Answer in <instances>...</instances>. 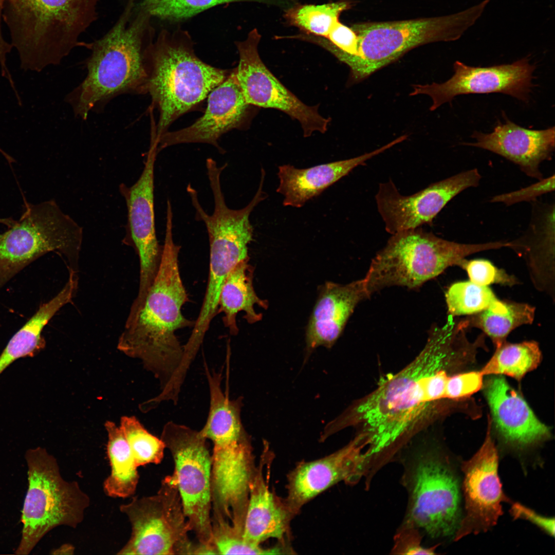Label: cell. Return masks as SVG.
I'll list each match as a JSON object with an SVG mask.
<instances>
[{
    "mask_svg": "<svg viewBox=\"0 0 555 555\" xmlns=\"http://www.w3.org/2000/svg\"><path fill=\"white\" fill-rule=\"evenodd\" d=\"M28 488L21 514V541L15 554L27 555L53 528H75L83 521L90 499L76 481L65 479L55 458L41 447L25 453Z\"/></svg>",
    "mask_w": 555,
    "mask_h": 555,
    "instance_id": "8",
    "label": "cell"
},
{
    "mask_svg": "<svg viewBox=\"0 0 555 555\" xmlns=\"http://www.w3.org/2000/svg\"><path fill=\"white\" fill-rule=\"evenodd\" d=\"M554 175L542 178L532 184L522 189L495 195L492 197V202H501L506 206L523 201H534L539 196L553 191Z\"/></svg>",
    "mask_w": 555,
    "mask_h": 555,
    "instance_id": "36",
    "label": "cell"
},
{
    "mask_svg": "<svg viewBox=\"0 0 555 555\" xmlns=\"http://www.w3.org/2000/svg\"><path fill=\"white\" fill-rule=\"evenodd\" d=\"M483 377L480 371L450 375L446 386V399L456 400L476 393L483 386Z\"/></svg>",
    "mask_w": 555,
    "mask_h": 555,
    "instance_id": "37",
    "label": "cell"
},
{
    "mask_svg": "<svg viewBox=\"0 0 555 555\" xmlns=\"http://www.w3.org/2000/svg\"><path fill=\"white\" fill-rule=\"evenodd\" d=\"M211 521L212 544L218 554H282L291 551L283 543L268 548L250 544L229 522L215 518Z\"/></svg>",
    "mask_w": 555,
    "mask_h": 555,
    "instance_id": "34",
    "label": "cell"
},
{
    "mask_svg": "<svg viewBox=\"0 0 555 555\" xmlns=\"http://www.w3.org/2000/svg\"><path fill=\"white\" fill-rule=\"evenodd\" d=\"M481 178L478 170L472 169L408 196L401 195L392 181L380 184L375 198L386 231L392 235L431 224L452 199L468 188L477 187Z\"/></svg>",
    "mask_w": 555,
    "mask_h": 555,
    "instance_id": "16",
    "label": "cell"
},
{
    "mask_svg": "<svg viewBox=\"0 0 555 555\" xmlns=\"http://www.w3.org/2000/svg\"><path fill=\"white\" fill-rule=\"evenodd\" d=\"M180 248L173 239V217L167 215L158 272L141 309L125 323L117 343L119 350L140 360L158 379L161 390L172 382L182 360L183 345L176 332L195 322L181 311L189 298L179 268Z\"/></svg>",
    "mask_w": 555,
    "mask_h": 555,
    "instance_id": "2",
    "label": "cell"
},
{
    "mask_svg": "<svg viewBox=\"0 0 555 555\" xmlns=\"http://www.w3.org/2000/svg\"><path fill=\"white\" fill-rule=\"evenodd\" d=\"M445 298L448 315L452 317L477 313L493 307L501 301L488 286L471 281L452 284L446 293Z\"/></svg>",
    "mask_w": 555,
    "mask_h": 555,
    "instance_id": "32",
    "label": "cell"
},
{
    "mask_svg": "<svg viewBox=\"0 0 555 555\" xmlns=\"http://www.w3.org/2000/svg\"><path fill=\"white\" fill-rule=\"evenodd\" d=\"M74 548L70 545L65 544L54 550L52 554H72Z\"/></svg>",
    "mask_w": 555,
    "mask_h": 555,
    "instance_id": "42",
    "label": "cell"
},
{
    "mask_svg": "<svg viewBox=\"0 0 555 555\" xmlns=\"http://www.w3.org/2000/svg\"><path fill=\"white\" fill-rule=\"evenodd\" d=\"M326 39L344 53L355 55L357 52L358 38L356 33L339 21L331 27Z\"/></svg>",
    "mask_w": 555,
    "mask_h": 555,
    "instance_id": "39",
    "label": "cell"
},
{
    "mask_svg": "<svg viewBox=\"0 0 555 555\" xmlns=\"http://www.w3.org/2000/svg\"><path fill=\"white\" fill-rule=\"evenodd\" d=\"M491 428L489 417L481 447L461 465L465 514L454 537L455 541L469 534L486 532L494 526L503 513L502 503L509 501L503 490L498 475V456Z\"/></svg>",
    "mask_w": 555,
    "mask_h": 555,
    "instance_id": "15",
    "label": "cell"
},
{
    "mask_svg": "<svg viewBox=\"0 0 555 555\" xmlns=\"http://www.w3.org/2000/svg\"><path fill=\"white\" fill-rule=\"evenodd\" d=\"M436 547H423L416 528L406 525L395 536L392 551L400 554H434Z\"/></svg>",
    "mask_w": 555,
    "mask_h": 555,
    "instance_id": "38",
    "label": "cell"
},
{
    "mask_svg": "<svg viewBox=\"0 0 555 555\" xmlns=\"http://www.w3.org/2000/svg\"><path fill=\"white\" fill-rule=\"evenodd\" d=\"M504 241L464 244L439 237L421 228L392 235L372 260L364 278L367 294L398 286L418 288L468 255L505 247Z\"/></svg>",
    "mask_w": 555,
    "mask_h": 555,
    "instance_id": "7",
    "label": "cell"
},
{
    "mask_svg": "<svg viewBox=\"0 0 555 555\" xmlns=\"http://www.w3.org/2000/svg\"><path fill=\"white\" fill-rule=\"evenodd\" d=\"M458 266L467 272L470 281L478 285L488 286L497 284L512 286L518 283L513 275H509L486 260L468 261L465 258Z\"/></svg>",
    "mask_w": 555,
    "mask_h": 555,
    "instance_id": "35",
    "label": "cell"
},
{
    "mask_svg": "<svg viewBox=\"0 0 555 555\" xmlns=\"http://www.w3.org/2000/svg\"><path fill=\"white\" fill-rule=\"evenodd\" d=\"M366 445L358 435L328 456L300 464L288 476L285 502L293 515L311 499L341 481L353 484L368 466Z\"/></svg>",
    "mask_w": 555,
    "mask_h": 555,
    "instance_id": "18",
    "label": "cell"
},
{
    "mask_svg": "<svg viewBox=\"0 0 555 555\" xmlns=\"http://www.w3.org/2000/svg\"><path fill=\"white\" fill-rule=\"evenodd\" d=\"M534 206L527 230L510 242V248L525 255L538 288L550 292L554 289V206Z\"/></svg>",
    "mask_w": 555,
    "mask_h": 555,
    "instance_id": "25",
    "label": "cell"
},
{
    "mask_svg": "<svg viewBox=\"0 0 555 555\" xmlns=\"http://www.w3.org/2000/svg\"><path fill=\"white\" fill-rule=\"evenodd\" d=\"M453 357L450 333L435 325L411 362L346 411L348 423L361 427L372 455L382 454L415 431L447 399V366Z\"/></svg>",
    "mask_w": 555,
    "mask_h": 555,
    "instance_id": "1",
    "label": "cell"
},
{
    "mask_svg": "<svg viewBox=\"0 0 555 555\" xmlns=\"http://www.w3.org/2000/svg\"><path fill=\"white\" fill-rule=\"evenodd\" d=\"M107 433V454L111 471L103 483L107 495L126 498L133 495L139 475L130 447L120 427L107 420L104 424Z\"/></svg>",
    "mask_w": 555,
    "mask_h": 555,
    "instance_id": "27",
    "label": "cell"
},
{
    "mask_svg": "<svg viewBox=\"0 0 555 555\" xmlns=\"http://www.w3.org/2000/svg\"><path fill=\"white\" fill-rule=\"evenodd\" d=\"M350 6L347 0L322 5L297 3L284 9L283 17L288 25L298 28L302 33L326 39L340 14Z\"/></svg>",
    "mask_w": 555,
    "mask_h": 555,
    "instance_id": "31",
    "label": "cell"
},
{
    "mask_svg": "<svg viewBox=\"0 0 555 555\" xmlns=\"http://www.w3.org/2000/svg\"><path fill=\"white\" fill-rule=\"evenodd\" d=\"M510 513L514 519L527 520L539 527L547 534L554 535V519L542 516L532 509L519 503H514L511 506Z\"/></svg>",
    "mask_w": 555,
    "mask_h": 555,
    "instance_id": "40",
    "label": "cell"
},
{
    "mask_svg": "<svg viewBox=\"0 0 555 555\" xmlns=\"http://www.w3.org/2000/svg\"><path fill=\"white\" fill-rule=\"evenodd\" d=\"M535 308L522 303L506 301L495 309H487L466 318L468 327L480 329L492 340L495 348L506 342L510 332L523 325L531 324Z\"/></svg>",
    "mask_w": 555,
    "mask_h": 555,
    "instance_id": "28",
    "label": "cell"
},
{
    "mask_svg": "<svg viewBox=\"0 0 555 555\" xmlns=\"http://www.w3.org/2000/svg\"><path fill=\"white\" fill-rule=\"evenodd\" d=\"M261 37L254 28L244 40L234 42L239 55L236 77L247 103L285 113L300 123L305 137L314 132L325 133L329 119L321 115L317 107L308 106L299 100L262 61L258 51Z\"/></svg>",
    "mask_w": 555,
    "mask_h": 555,
    "instance_id": "13",
    "label": "cell"
},
{
    "mask_svg": "<svg viewBox=\"0 0 555 555\" xmlns=\"http://www.w3.org/2000/svg\"><path fill=\"white\" fill-rule=\"evenodd\" d=\"M401 141L398 137L382 147L361 156L308 168L298 169L290 164L280 165L276 191L284 196V206L301 208L355 168Z\"/></svg>",
    "mask_w": 555,
    "mask_h": 555,
    "instance_id": "23",
    "label": "cell"
},
{
    "mask_svg": "<svg viewBox=\"0 0 555 555\" xmlns=\"http://www.w3.org/2000/svg\"><path fill=\"white\" fill-rule=\"evenodd\" d=\"M291 0H136L135 7L152 18L179 23L216 6L239 2L257 3L285 8Z\"/></svg>",
    "mask_w": 555,
    "mask_h": 555,
    "instance_id": "30",
    "label": "cell"
},
{
    "mask_svg": "<svg viewBox=\"0 0 555 555\" xmlns=\"http://www.w3.org/2000/svg\"><path fill=\"white\" fill-rule=\"evenodd\" d=\"M83 230L54 200L26 203L20 218L0 233V289L27 266L57 251L78 272Z\"/></svg>",
    "mask_w": 555,
    "mask_h": 555,
    "instance_id": "9",
    "label": "cell"
},
{
    "mask_svg": "<svg viewBox=\"0 0 555 555\" xmlns=\"http://www.w3.org/2000/svg\"><path fill=\"white\" fill-rule=\"evenodd\" d=\"M204 114L190 126L166 132L158 139V153L168 146L188 143L211 144L223 153L219 138L238 127L245 118L249 104L237 82L235 69L208 95Z\"/></svg>",
    "mask_w": 555,
    "mask_h": 555,
    "instance_id": "19",
    "label": "cell"
},
{
    "mask_svg": "<svg viewBox=\"0 0 555 555\" xmlns=\"http://www.w3.org/2000/svg\"><path fill=\"white\" fill-rule=\"evenodd\" d=\"M527 57L511 64L489 67H472L461 62L454 64V73L442 83L418 84L410 96L427 95L430 97L433 111L455 96L470 94L500 92L526 102L533 85L532 80L535 65Z\"/></svg>",
    "mask_w": 555,
    "mask_h": 555,
    "instance_id": "17",
    "label": "cell"
},
{
    "mask_svg": "<svg viewBox=\"0 0 555 555\" xmlns=\"http://www.w3.org/2000/svg\"><path fill=\"white\" fill-rule=\"evenodd\" d=\"M99 0H6L2 17L18 52L20 68L41 72L57 65L97 20Z\"/></svg>",
    "mask_w": 555,
    "mask_h": 555,
    "instance_id": "4",
    "label": "cell"
},
{
    "mask_svg": "<svg viewBox=\"0 0 555 555\" xmlns=\"http://www.w3.org/2000/svg\"><path fill=\"white\" fill-rule=\"evenodd\" d=\"M485 395L498 431L510 445L525 448L550 437V431L536 417L525 399L502 376L488 380Z\"/></svg>",
    "mask_w": 555,
    "mask_h": 555,
    "instance_id": "22",
    "label": "cell"
},
{
    "mask_svg": "<svg viewBox=\"0 0 555 555\" xmlns=\"http://www.w3.org/2000/svg\"><path fill=\"white\" fill-rule=\"evenodd\" d=\"M264 459L263 457L250 485L243 528L244 539L256 545L270 538L284 543L293 516L285 500L270 490L264 478Z\"/></svg>",
    "mask_w": 555,
    "mask_h": 555,
    "instance_id": "24",
    "label": "cell"
},
{
    "mask_svg": "<svg viewBox=\"0 0 555 555\" xmlns=\"http://www.w3.org/2000/svg\"><path fill=\"white\" fill-rule=\"evenodd\" d=\"M249 259L238 263L227 276L219 294L217 314L223 313V322L231 335H236L238 327L236 316L245 312L244 318L250 324L261 319L255 310V306L267 308L265 301L260 299L253 286V268Z\"/></svg>",
    "mask_w": 555,
    "mask_h": 555,
    "instance_id": "26",
    "label": "cell"
},
{
    "mask_svg": "<svg viewBox=\"0 0 555 555\" xmlns=\"http://www.w3.org/2000/svg\"><path fill=\"white\" fill-rule=\"evenodd\" d=\"M5 1L0 0V66L2 76L6 79L10 84H12L14 81L6 65V55L11 52L13 46L4 39L1 27V18Z\"/></svg>",
    "mask_w": 555,
    "mask_h": 555,
    "instance_id": "41",
    "label": "cell"
},
{
    "mask_svg": "<svg viewBox=\"0 0 555 555\" xmlns=\"http://www.w3.org/2000/svg\"><path fill=\"white\" fill-rule=\"evenodd\" d=\"M128 0L113 26L89 44L86 77L66 96L74 115L87 119L123 95H145L148 48L154 40L152 17Z\"/></svg>",
    "mask_w": 555,
    "mask_h": 555,
    "instance_id": "3",
    "label": "cell"
},
{
    "mask_svg": "<svg viewBox=\"0 0 555 555\" xmlns=\"http://www.w3.org/2000/svg\"><path fill=\"white\" fill-rule=\"evenodd\" d=\"M489 2L446 16L354 24L351 28L358 38L356 54L334 46L329 51L349 67L352 81L359 82L415 47L458 40L479 18Z\"/></svg>",
    "mask_w": 555,
    "mask_h": 555,
    "instance_id": "6",
    "label": "cell"
},
{
    "mask_svg": "<svg viewBox=\"0 0 555 555\" xmlns=\"http://www.w3.org/2000/svg\"><path fill=\"white\" fill-rule=\"evenodd\" d=\"M120 427L130 447L137 467L161 462L166 448L161 438L150 433L135 416H123Z\"/></svg>",
    "mask_w": 555,
    "mask_h": 555,
    "instance_id": "33",
    "label": "cell"
},
{
    "mask_svg": "<svg viewBox=\"0 0 555 555\" xmlns=\"http://www.w3.org/2000/svg\"><path fill=\"white\" fill-rule=\"evenodd\" d=\"M473 143L464 144L496 153L517 165L528 176L540 180L541 163L550 159L554 150V127L533 130L521 127L505 118L489 134L474 132Z\"/></svg>",
    "mask_w": 555,
    "mask_h": 555,
    "instance_id": "20",
    "label": "cell"
},
{
    "mask_svg": "<svg viewBox=\"0 0 555 555\" xmlns=\"http://www.w3.org/2000/svg\"><path fill=\"white\" fill-rule=\"evenodd\" d=\"M147 54L146 94L159 111L154 132L157 139L173 122L206 98L230 72L201 60L190 33L180 27L161 29L150 44Z\"/></svg>",
    "mask_w": 555,
    "mask_h": 555,
    "instance_id": "5",
    "label": "cell"
},
{
    "mask_svg": "<svg viewBox=\"0 0 555 555\" xmlns=\"http://www.w3.org/2000/svg\"><path fill=\"white\" fill-rule=\"evenodd\" d=\"M368 298L363 279L321 286L306 328L305 361L316 348L334 345L357 305Z\"/></svg>",
    "mask_w": 555,
    "mask_h": 555,
    "instance_id": "21",
    "label": "cell"
},
{
    "mask_svg": "<svg viewBox=\"0 0 555 555\" xmlns=\"http://www.w3.org/2000/svg\"><path fill=\"white\" fill-rule=\"evenodd\" d=\"M131 525V534L119 554H192L194 544L173 475L162 480L157 493L133 497L120 506Z\"/></svg>",
    "mask_w": 555,
    "mask_h": 555,
    "instance_id": "10",
    "label": "cell"
},
{
    "mask_svg": "<svg viewBox=\"0 0 555 555\" xmlns=\"http://www.w3.org/2000/svg\"><path fill=\"white\" fill-rule=\"evenodd\" d=\"M453 462L428 452L415 460L410 479L407 525L432 538L455 536L462 515L460 482Z\"/></svg>",
    "mask_w": 555,
    "mask_h": 555,
    "instance_id": "12",
    "label": "cell"
},
{
    "mask_svg": "<svg viewBox=\"0 0 555 555\" xmlns=\"http://www.w3.org/2000/svg\"><path fill=\"white\" fill-rule=\"evenodd\" d=\"M157 144L151 141L144 166L137 181L132 186L119 185L127 211L124 242L132 244L139 256L140 274L138 291L134 302L141 305L158 272L162 251L156 235L154 212V167Z\"/></svg>",
    "mask_w": 555,
    "mask_h": 555,
    "instance_id": "14",
    "label": "cell"
},
{
    "mask_svg": "<svg viewBox=\"0 0 555 555\" xmlns=\"http://www.w3.org/2000/svg\"><path fill=\"white\" fill-rule=\"evenodd\" d=\"M160 438L174 462L172 474L190 530L199 543L214 548L212 538V455L207 439L186 425L169 421Z\"/></svg>",
    "mask_w": 555,
    "mask_h": 555,
    "instance_id": "11",
    "label": "cell"
},
{
    "mask_svg": "<svg viewBox=\"0 0 555 555\" xmlns=\"http://www.w3.org/2000/svg\"></svg>",
    "mask_w": 555,
    "mask_h": 555,
    "instance_id": "43",
    "label": "cell"
},
{
    "mask_svg": "<svg viewBox=\"0 0 555 555\" xmlns=\"http://www.w3.org/2000/svg\"><path fill=\"white\" fill-rule=\"evenodd\" d=\"M541 360L542 353L536 342L510 343L506 341L496 348L480 372L483 376L505 375L520 381L527 373L535 369Z\"/></svg>",
    "mask_w": 555,
    "mask_h": 555,
    "instance_id": "29",
    "label": "cell"
}]
</instances>
